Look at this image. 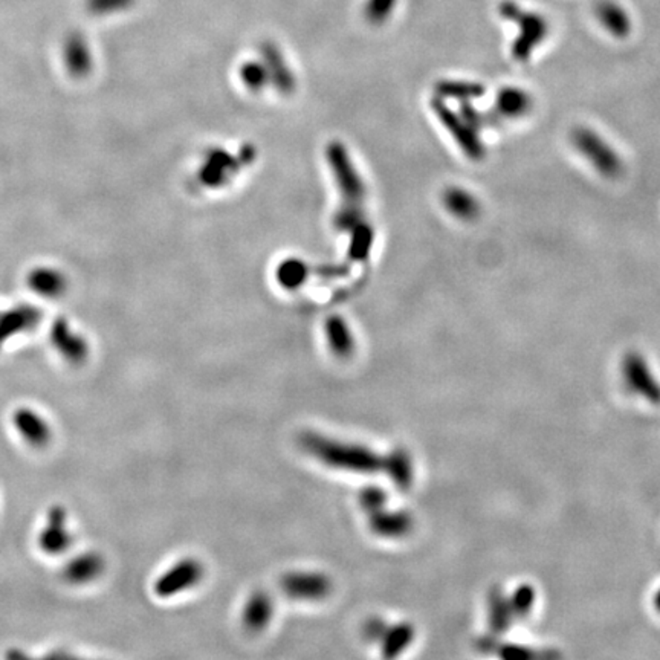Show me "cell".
Returning <instances> with one entry per match:
<instances>
[{
    "instance_id": "1",
    "label": "cell",
    "mask_w": 660,
    "mask_h": 660,
    "mask_svg": "<svg viewBox=\"0 0 660 660\" xmlns=\"http://www.w3.org/2000/svg\"><path fill=\"white\" fill-rule=\"evenodd\" d=\"M300 442L311 456L337 470L364 474L384 470V457L365 446L344 444L317 433H304Z\"/></svg>"
},
{
    "instance_id": "2",
    "label": "cell",
    "mask_w": 660,
    "mask_h": 660,
    "mask_svg": "<svg viewBox=\"0 0 660 660\" xmlns=\"http://www.w3.org/2000/svg\"><path fill=\"white\" fill-rule=\"evenodd\" d=\"M498 13L503 19L517 23L518 34L517 39L512 41V57L517 62H527L533 51L548 37V21L538 13L523 10L522 6L512 0L502 2L498 6Z\"/></svg>"
},
{
    "instance_id": "3",
    "label": "cell",
    "mask_w": 660,
    "mask_h": 660,
    "mask_svg": "<svg viewBox=\"0 0 660 660\" xmlns=\"http://www.w3.org/2000/svg\"><path fill=\"white\" fill-rule=\"evenodd\" d=\"M572 144L585 161L607 180L622 173V161L618 152L598 132L590 128H576L572 132Z\"/></svg>"
},
{
    "instance_id": "4",
    "label": "cell",
    "mask_w": 660,
    "mask_h": 660,
    "mask_svg": "<svg viewBox=\"0 0 660 660\" xmlns=\"http://www.w3.org/2000/svg\"><path fill=\"white\" fill-rule=\"evenodd\" d=\"M328 161L346 204L361 205L365 196V189L343 144H329Z\"/></svg>"
},
{
    "instance_id": "5",
    "label": "cell",
    "mask_w": 660,
    "mask_h": 660,
    "mask_svg": "<svg viewBox=\"0 0 660 660\" xmlns=\"http://www.w3.org/2000/svg\"><path fill=\"white\" fill-rule=\"evenodd\" d=\"M433 110L468 158L480 161L485 156V147L477 135V128H472L462 115L453 112L439 97L433 101Z\"/></svg>"
},
{
    "instance_id": "6",
    "label": "cell",
    "mask_w": 660,
    "mask_h": 660,
    "mask_svg": "<svg viewBox=\"0 0 660 660\" xmlns=\"http://www.w3.org/2000/svg\"><path fill=\"white\" fill-rule=\"evenodd\" d=\"M202 575L204 568L199 561L193 559H182L156 579L154 585V594H158L159 598L176 596L199 583Z\"/></svg>"
},
{
    "instance_id": "7",
    "label": "cell",
    "mask_w": 660,
    "mask_h": 660,
    "mask_svg": "<svg viewBox=\"0 0 660 660\" xmlns=\"http://www.w3.org/2000/svg\"><path fill=\"white\" fill-rule=\"evenodd\" d=\"M622 374L633 393L650 400L651 404H660V383L640 354L629 352L625 355L622 361Z\"/></svg>"
},
{
    "instance_id": "8",
    "label": "cell",
    "mask_w": 660,
    "mask_h": 660,
    "mask_svg": "<svg viewBox=\"0 0 660 660\" xmlns=\"http://www.w3.org/2000/svg\"><path fill=\"white\" fill-rule=\"evenodd\" d=\"M282 589L287 596L302 601H318L330 594L332 583L322 574L292 572L282 579Z\"/></svg>"
},
{
    "instance_id": "9",
    "label": "cell",
    "mask_w": 660,
    "mask_h": 660,
    "mask_svg": "<svg viewBox=\"0 0 660 660\" xmlns=\"http://www.w3.org/2000/svg\"><path fill=\"white\" fill-rule=\"evenodd\" d=\"M71 541L65 507H51V511L48 512L47 524L39 537L41 550L49 555H60V553L66 552Z\"/></svg>"
},
{
    "instance_id": "10",
    "label": "cell",
    "mask_w": 660,
    "mask_h": 660,
    "mask_svg": "<svg viewBox=\"0 0 660 660\" xmlns=\"http://www.w3.org/2000/svg\"><path fill=\"white\" fill-rule=\"evenodd\" d=\"M13 424L16 427L17 433L22 436V439L30 445L40 448L48 445L51 440V425L48 424V420L40 413L32 409L23 407L16 409V413L13 416Z\"/></svg>"
},
{
    "instance_id": "11",
    "label": "cell",
    "mask_w": 660,
    "mask_h": 660,
    "mask_svg": "<svg viewBox=\"0 0 660 660\" xmlns=\"http://www.w3.org/2000/svg\"><path fill=\"white\" fill-rule=\"evenodd\" d=\"M239 159L226 154L225 150H213L205 161L200 178L208 187H222L236 174Z\"/></svg>"
},
{
    "instance_id": "12",
    "label": "cell",
    "mask_w": 660,
    "mask_h": 660,
    "mask_svg": "<svg viewBox=\"0 0 660 660\" xmlns=\"http://www.w3.org/2000/svg\"><path fill=\"white\" fill-rule=\"evenodd\" d=\"M594 14L605 31L616 39H627L631 32V19L625 8L614 0H599Z\"/></svg>"
},
{
    "instance_id": "13",
    "label": "cell",
    "mask_w": 660,
    "mask_h": 660,
    "mask_svg": "<svg viewBox=\"0 0 660 660\" xmlns=\"http://www.w3.org/2000/svg\"><path fill=\"white\" fill-rule=\"evenodd\" d=\"M413 527V518L405 511H381L370 514V529L383 538H400Z\"/></svg>"
},
{
    "instance_id": "14",
    "label": "cell",
    "mask_w": 660,
    "mask_h": 660,
    "mask_svg": "<svg viewBox=\"0 0 660 660\" xmlns=\"http://www.w3.org/2000/svg\"><path fill=\"white\" fill-rule=\"evenodd\" d=\"M261 62L265 63L268 72H269V77L271 82L278 87V91L282 92H291L295 84V80L292 77L291 71L285 63L282 52L280 49L271 43L267 41L260 47Z\"/></svg>"
},
{
    "instance_id": "15",
    "label": "cell",
    "mask_w": 660,
    "mask_h": 660,
    "mask_svg": "<svg viewBox=\"0 0 660 660\" xmlns=\"http://www.w3.org/2000/svg\"><path fill=\"white\" fill-rule=\"evenodd\" d=\"M533 100L522 87H503L497 93L496 110L505 119H522L532 110Z\"/></svg>"
},
{
    "instance_id": "16",
    "label": "cell",
    "mask_w": 660,
    "mask_h": 660,
    "mask_svg": "<svg viewBox=\"0 0 660 660\" xmlns=\"http://www.w3.org/2000/svg\"><path fill=\"white\" fill-rule=\"evenodd\" d=\"M444 205L450 215L461 220H474L480 215V202L462 187H450L444 193Z\"/></svg>"
},
{
    "instance_id": "17",
    "label": "cell",
    "mask_w": 660,
    "mask_h": 660,
    "mask_svg": "<svg viewBox=\"0 0 660 660\" xmlns=\"http://www.w3.org/2000/svg\"><path fill=\"white\" fill-rule=\"evenodd\" d=\"M272 613H274V607H272L271 598L263 592H257L246 603L242 620L248 631L259 633L261 629H267L268 624L271 622Z\"/></svg>"
},
{
    "instance_id": "18",
    "label": "cell",
    "mask_w": 660,
    "mask_h": 660,
    "mask_svg": "<svg viewBox=\"0 0 660 660\" xmlns=\"http://www.w3.org/2000/svg\"><path fill=\"white\" fill-rule=\"evenodd\" d=\"M324 332L328 339L329 348H332L333 354L339 358H348L354 354L355 339L350 332L348 322L339 315L328 318L324 324Z\"/></svg>"
},
{
    "instance_id": "19",
    "label": "cell",
    "mask_w": 660,
    "mask_h": 660,
    "mask_svg": "<svg viewBox=\"0 0 660 660\" xmlns=\"http://www.w3.org/2000/svg\"><path fill=\"white\" fill-rule=\"evenodd\" d=\"M102 568H104V561L98 553H83L67 564L65 576L72 584L91 583L101 575Z\"/></svg>"
},
{
    "instance_id": "20",
    "label": "cell",
    "mask_w": 660,
    "mask_h": 660,
    "mask_svg": "<svg viewBox=\"0 0 660 660\" xmlns=\"http://www.w3.org/2000/svg\"><path fill=\"white\" fill-rule=\"evenodd\" d=\"M384 470L400 491H407L413 485V462L407 451L396 448L384 457Z\"/></svg>"
},
{
    "instance_id": "21",
    "label": "cell",
    "mask_w": 660,
    "mask_h": 660,
    "mask_svg": "<svg viewBox=\"0 0 660 660\" xmlns=\"http://www.w3.org/2000/svg\"><path fill=\"white\" fill-rule=\"evenodd\" d=\"M488 620H489V629L494 635H502L505 631L511 629L512 620H514V612H512L511 603L506 594L502 590L494 589L489 594L488 601Z\"/></svg>"
},
{
    "instance_id": "22",
    "label": "cell",
    "mask_w": 660,
    "mask_h": 660,
    "mask_svg": "<svg viewBox=\"0 0 660 660\" xmlns=\"http://www.w3.org/2000/svg\"><path fill=\"white\" fill-rule=\"evenodd\" d=\"M415 638V629L407 622L394 625L387 629L383 638V656L387 659L400 656Z\"/></svg>"
},
{
    "instance_id": "23",
    "label": "cell",
    "mask_w": 660,
    "mask_h": 660,
    "mask_svg": "<svg viewBox=\"0 0 660 660\" xmlns=\"http://www.w3.org/2000/svg\"><path fill=\"white\" fill-rule=\"evenodd\" d=\"M307 267L300 259H286L277 267V282L287 291H295L307 280Z\"/></svg>"
},
{
    "instance_id": "24",
    "label": "cell",
    "mask_w": 660,
    "mask_h": 660,
    "mask_svg": "<svg viewBox=\"0 0 660 660\" xmlns=\"http://www.w3.org/2000/svg\"><path fill=\"white\" fill-rule=\"evenodd\" d=\"M439 98H454L470 101L472 98H479L485 93V87L477 83L456 82V80H444L436 86Z\"/></svg>"
},
{
    "instance_id": "25",
    "label": "cell",
    "mask_w": 660,
    "mask_h": 660,
    "mask_svg": "<svg viewBox=\"0 0 660 660\" xmlns=\"http://www.w3.org/2000/svg\"><path fill=\"white\" fill-rule=\"evenodd\" d=\"M352 239H350V248H348V256L354 260H365L369 256L372 245H374V230L372 226L364 220L358 226H355L350 231Z\"/></svg>"
},
{
    "instance_id": "26",
    "label": "cell",
    "mask_w": 660,
    "mask_h": 660,
    "mask_svg": "<svg viewBox=\"0 0 660 660\" xmlns=\"http://www.w3.org/2000/svg\"><path fill=\"white\" fill-rule=\"evenodd\" d=\"M239 75H241L242 83L252 92H259L263 87L267 86L268 83L271 82L265 63L256 62V60L243 63L241 71H239Z\"/></svg>"
},
{
    "instance_id": "27",
    "label": "cell",
    "mask_w": 660,
    "mask_h": 660,
    "mask_svg": "<svg viewBox=\"0 0 660 660\" xmlns=\"http://www.w3.org/2000/svg\"><path fill=\"white\" fill-rule=\"evenodd\" d=\"M535 599H537V592L531 584L518 585L515 592L509 598L514 616L515 618H526L527 614L532 612Z\"/></svg>"
},
{
    "instance_id": "28",
    "label": "cell",
    "mask_w": 660,
    "mask_h": 660,
    "mask_svg": "<svg viewBox=\"0 0 660 660\" xmlns=\"http://www.w3.org/2000/svg\"><path fill=\"white\" fill-rule=\"evenodd\" d=\"M398 0H365L363 13L365 21L372 25H383L393 14Z\"/></svg>"
},
{
    "instance_id": "29",
    "label": "cell",
    "mask_w": 660,
    "mask_h": 660,
    "mask_svg": "<svg viewBox=\"0 0 660 660\" xmlns=\"http://www.w3.org/2000/svg\"><path fill=\"white\" fill-rule=\"evenodd\" d=\"M364 222L361 205L346 204L339 208V213L333 217V224L339 231H352Z\"/></svg>"
},
{
    "instance_id": "30",
    "label": "cell",
    "mask_w": 660,
    "mask_h": 660,
    "mask_svg": "<svg viewBox=\"0 0 660 660\" xmlns=\"http://www.w3.org/2000/svg\"><path fill=\"white\" fill-rule=\"evenodd\" d=\"M359 503L363 506L364 511L367 514H374V512L384 509L387 503V494L384 489L379 487L364 488L359 494Z\"/></svg>"
},
{
    "instance_id": "31",
    "label": "cell",
    "mask_w": 660,
    "mask_h": 660,
    "mask_svg": "<svg viewBox=\"0 0 660 660\" xmlns=\"http://www.w3.org/2000/svg\"><path fill=\"white\" fill-rule=\"evenodd\" d=\"M497 655L506 660H531L540 657V653L529 647L517 644H500L496 647Z\"/></svg>"
},
{
    "instance_id": "32",
    "label": "cell",
    "mask_w": 660,
    "mask_h": 660,
    "mask_svg": "<svg viewBox=\"0 0 660 660\" xmlns=\"http://www.w3.org/2000/svg\"><path fill=\"white\" fill-rule=\"evenodd\" d=\"M387 627H385L384 622L383 620H372L365 624V629H364V635H365V638L369 640H378L383 639L384 638L385 633H387Z\"/></svg>"
},
{
    "instance_id": "33",
    "label": "cell",
    "mask_w": 660,
    "mask_h": 660,
    "mask_svg": "<svg viewBox=\"0 0 660 660\" xmlns=\"http://www.w3.org/2000/svg\"><path fill=\"white\" fill-rule=\"evenodd\" d=\"M655 607L657 609V612H660V589L655 594Z\"/></svg>"
}]
</instances>
